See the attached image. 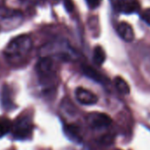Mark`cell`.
Returning a JSON list of instances; mask_svg holds the SVG:
<instances>
[{"label": "cell", "mask_w": 150, "mask_h": 150, "mask_svg": "<svg viewBox=\"0 0 150 150\" xmlns=\"http://www.w3.org/2000/svg\"><path fill=\"white\" fill-rule=\"evenodd\" d=\"M34 124L31 115L23 112L16 117L12 125V133L16 139H28L32 137Z\"/></svg>", "instance_id": "2"}, {"label": "cell", "mask_w": 150, "mask_h": 150, "mask_svg": "<svg viewBox=\"0 0 150 150\" xmlns=\"http://www.w3.org/2000/svg\"><path fill=\"white\" fill-rule=\"evenodd\" d=\"M12 125L13 123L7 117H0V138L6 135L12 130Z\"/></svg>", "instance_id": "11"}, {"label": "cell", "mask_w": 150, "mask_h": 150, "mask_svg": "<svg viewBox=\"0 0 150 150\" xmlns=\"http://www.w3.org/2000/svg\"><path fill=\"white\" fill-rule=\"evenodd\" d=\"M37 72L43 82L47 81L50 77H51L52 72V61L48 58H42L37 64Z\"/></svg>", "instance_id": "5"}, {"label": "cell", "mask_w": 150, "mask_h": 150, "mask_svg": "<svg viewBox=\"0 0 150 150\" xmlns=\"http://www.w3.org/2000/svg\"><path fill=\"white\" fill-rule=\"evenodd\" d=\"M82 71L84 72L85 75H87L88 77H89L90 79L97 81V82H102L103 81V77L100 73H98L94 68H92L91 66L88 65H83L82 67Z\"/></svg>", "instance_id": "14"}, {"label": "cell", "mask_w": 150, "mask_h": 150, "mask_svg": "<svg viewBox=\"0 0 150 150\" xmlns=\"http://www.w3.org/2000/svg\"><path fill=\"white\" fill-rule=\"evenodd\" d=\"M141 18L142 20L147 24L150 26V8L148 9H146L142 12V14H141Z\"/></svg>", "instance_id": "15"}, {"label": "cell", "mask_w": 150, "mask_h": 150, "mask_svg": "<svg viewBox=\"0 0 150 150\" xmlns=\"http://www.w3.org/2000/svg\"><path fill=\"white\" fill-rule=\"evenodd\" d=\"M88 6L91 8V9H95L96 8L100 3H101V0H86Z\"/></svg>", "instance_id": "16"}, {"label": "cell", "mask_w": 150, "mask_h": 150, "mask_svg": "<svg viewBox=\"0 0 150 150\" xmlns=\"http://www.w3.org/2000/svg\"><path fill=\"white\" fill-rule=\"evenodd\" d=\"M106 60V54L101 46H96L93 53V61L97 65H102Z\"/></svg>", "instance_id": "12"}, {"label": "cell", "mask_w": 150, "mask_h": 150, "mask_svg": "<svg viewBox=\"0 0 150 150\" xmlns=\"http://www.w3.org/2000/svg\"><path fill=\"white\" fill-rule=\"evenodd\" d=\"M21 13L13 10H2L0 12V18L3 23H6V26L10 27L12 24L20 21ZM13 26V25H12Z\"/></svg>", "instance_id": "8"}, {"label": "cell", "mask_w": 150, "mask_h": 150, "mask_svg": "<svg viewBox=\"0 0 150 150\" xmlns=\"http://www.w3.org/2000/svg\"><path fill=\"white\" fill-rule=\"evenodd\" d=\"M64 133L70 139H71L73 141L80 142L81 140V136L80 134V131L75 125H66L64 127Z\"/></svg>", "instance_id": "10"}, {"label": "cell", "mask_w": 150, "mask_h": 150, "mask_svg": "<svg viewBox=\"0 0 150 150\" xmlns=\"http://www.w3.org/2000/svg\"><path fill=\"white\" fill-rule=\"evenodd\" d=\"M0 100H1L2 107L6 110H11L15 108L14 103L12 99V95L10 88L7 87V85H4L2 91H1V96H0Z\"/></svg>", "instance_id": "9"}, {"label": "cell", "mask_w": 150, "mask_h": 150, "mask_svg": "<svg viewBox=\"0 0 150 150\" xmlns=\"http://www.w3.org/2000/svg\"><path fill=\"white\" fill-rule=\"evenodd\" d=\"M117 7L119 11L125 14L137 13L139 10V4L137 0H119Z\"/></svg>", "instance_id": "6"}, {"label": "cell", "mask_w": 150, "mask_h": 150, "mask_svg": "<svg viewBox=\"0 0 150 150\" xmlns=\"http://www.w3.org/2000/svg\"><path fill=\"white\" fill-rule=\"evenodd\" d=\"M33 46L28 35H21L12 39L4 50V56L12 65L21 64L28 55Z\"/></svg>", "instance_id": "1"}, {"label": "cell", "mask_w": 150, "mask_h": 150, "mask_svg": "<svg viewBox=\"0 0 150 150\" xmlns=\"http://www.w3.org/2000/svg\"><path fill=\"white\" fill-rule=\"evenodd\" d=\"M117 90L122 95H128L130 93V87L127 82L121 77H117L114 81Z\"/></svg>", "instance_id": "13"}, {"label": "cell", "mask_w": 150, "mask_h": 150, "mask_svg": "<svg viewBox=\"0 0 150 150\" xmlns=\"http://www.w3.org/2000/svg\"><path fill=\"white\" fill-rule=\"evenodd\" d=\"M75 96L78 102L83 105H93L98 102L96 95L84 88H78L75 91Z\"/></svg>", "instance_id": "4"}, {"label": "cell", "mask_w": 150, "mask_h": 150, "mask_svg": "<svg viewBox=\"0 0 150 150\" xmlns=\"http://www.w3.org/2000/svg\"><path fill=\"white\" fill-rule=\"evenodd\" d=\"M118 35L125 42H132L134 40V31L132 26L126 22H121L117 27Z\"/></svg>", "instance_id": "7"}, {"label": "cell", "mask_w": 150, "mask_h": 150, "mask_svg": "<svg viewBox=\"0 0 150 150\" xmlns=\"http://www.w3.org/2000/svg\"><path fill=\"white\" fill-rule=\"evenodd\" d=\"M116 150H120V149H116Z\"/></svg>", "instance_id": "18"}, {"label": "cell", "mask_w": 150, "mask_h": 150, "mask_svg": "<svg viewBox=\"0 0 150 150\" xmlns=\"http://www.w3.org/2000/svg\"><path fill=\"white\" fill-rule=\"evenodd\" d=\"M88 125L94 129H103L110 125L112 120L110 116L105 113L93 112L87 117Z\"/></svg>", "instance_id": "3"}, {"label": "cell", "mask_w": 150, "mask_h": 150, "mask_svg": "<svg viewBox=\"0 0 150 150\" xmlns=\"http://www.w3.org/2000/svg\"><path fill=\"white\" fill-rule=\"evenodd\" d=\"M64 6L67 11L71 12L73 10V3L71 0H64Z\"/></svg>", "instance_id": "17"}]
</instances>
